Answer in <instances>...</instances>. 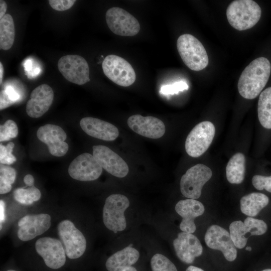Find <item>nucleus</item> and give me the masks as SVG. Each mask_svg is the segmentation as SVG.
Instances as JSON below:
<instances>
[{"mask_svg":"<svg viewBox=\"0 0 271 271\" xmlns=\"http://www.w3.org/2000/svg\"><path fill=\"white\" fill-rule=\"evenodd\" d=\"M261 14L259 6L252 0H235L226 10L229 24L238 31L251 28L259 21Z\"/></svg>","mask_w":271,"mask_h":271,"instance_id":"f03ea898","label":"nucleus"},{"mask_svg":"<svg viewBox=\"0 0 271 271\" xmlns=\"http://www.w3.org/2000/svg\"><path fill=\"white\" fill-rule=\"evenodd\" d=\"M57 229L67 256L70 259L81 256L86 248V240L82 233L69 220L61 221Z\"/></svg>","mask_w":271,"mask_h":271,"instance_id":"6e6552de","label":"nucleus"},{"mask_svg":"<svg viewBox=\"0 0 271 271\" xmlns=\"http://www.w3.org/2000/svg\"><path fill=\"white\" fill-rule=\"evenodd\" d=\"M68 171L70 176L75 180L90 181L100 177L102 168L93 155L85 153L78 156L71 162Z\"/></svg>","mask_w":271,"mask_h":271,"instance_id":"4468645a","label":"nucleus"},{"mask_svg":"<svg viewBox=\"0 0 271 271\" xmlns=\"http://www.w3.org/2000/svg\"><path fill=\"white\" fill-rule=\"evenodd\" d=\"M18 238L22 241L31 240L49 229L51 217L46 213L27 215L18 222Z\"/></svg>","mask_w":271,"mask_h":271,"instance_id":"f3484780","label":"nucleus"},{"mask_svg":"<svg viewBox=\"0 0 271 271\" xmlns=\"http://www.w3.org/2000/svg\"><path fill=\"white\" fill-rule=\"evenodd\" d=\"M188 85L184 81H178L171 84L163 85L160 89V93L162 94L173 95L180 91L188 90Z\"/></svg>","mask_w":271,"mask_h":271,"instance_id":"2f4dec72","label":"nucleus"},{"mask_svg":"<svg viewBox=\"0 0 271 271\" xmlns=\"http://www.w3.org/2000/svg\"><path fill=\"white\" fill-rule=\"evenodd\" d=\"M179 54L184 64L191 70L200 71L208 64V56L202 44L194 36L185 34L177 41Z\"/></svg>","mask_w":271,"mask_h":271,"instance_id":"7ed1b4c3","label":"nucleus"},{"mask_svg":"<svg viewBox=\"0 0 271 271\" xmlns=\"http://www.w3.org/2000/svg\"><path fill=\"white\" fill-rule=\"evenodd\" d=\"M15 144L9 143L6 146L0 145V162L1 164L11 165L16 161V158L12 154Z\"/></svg>","mask_w":271,"mask_h":271,"instance_id":"7c9ffc66","label":"nucleus"},{"mask_svg":"<svg viewBox=\"0 0 271 271\" xmlns=\"http://www.w3.org/2000/svg\"><path fill=\"white\" fill-rule=\"evenodd\" d=\"M18 134V128L16 122L11 120H7L0 125V141H9L16 138Z\"/></svg>","mask_w":271,"mask_h":271,"instance_id":"c756f323","label":"nucleus"},{"mask_svg":"<svg viewBox=\"0 0 271 271\" xmlns=\"http://www.w3.org/2000/svg\"><path fill=\"white\" fill-rule=\"evenodd\" d=\"M24 182L25 184L31 187L34 186V178L32 175L30 174L26 175L24 178Z\"/></svg>","mask_w":271,"mask_h":271,"instance_id":"4c0bfd02","label":"nucleus"},{"mask_svg":"<svg viewBox=\"0 0 271 271\" xmlns=\"http://www.w3.org/2000/svg\"><path fill=\"white\" fill-rule=\"evenodd\" d=\"M4 73V67L2 62H0V84H1L3 81Z\"/></svg>","mask_w":271,"mask_h":271,"instance_id":"79ce46f5","label":"nucleus"},{"mask_svg":"<svg viewBox=\"0 0 271 271\" xmlns=\"http://www.w3.org/2000/svg\"><path fill=\"white\" fill-rule=\"evenodd\" d=\"M173 246L179 259L186 263H192L203 252L198 238L192 233L182 232L173 241Z\"/></svg>","mask_w":271,"mask_h":271,"instance_id":"6ab92c4d","label":"nucleus"},{"mask_svg":"<svg viewBox=\"0 0 271 271\" xmlns=\"http://www.w3.org/2000/svg\"><path fill=\"white\" fill-rule=\"evenodd\" d=\"M41 192L34 186L28 188H20L14 192V199L21 204L29 205L41 197Z\"/></svg>","mask_w":271,"mask_h":271,"instance_id":"cd10ccee","label":"nucleus"},{"mask_svg":"<svg viewBox=\"0 0 271 271\" xmlns=\"http://www.w3.org/2000/svg\"><path fill=\"white\" fill-rule=\"evenodd\" d=\"M51 7L58 11H64L70 9L76 2L75 0H49Z\"/></svg>","mask_w":271,"mask_h":271,"instance_id":"f704fd0d","label":"nucleus"},{"mask_svg":"<svg viewBox=\"0 0 271 271\" xmlns=\"http://www.w3.org/2000/svg\"><path fill=\"white\" fill-rule=\"evenodd\" d=\"M268 203L269 198L265 194L252 192L240 199V210L244 214L252 217L256 216Z\"/></svg>","mask_w":271,"mask_h":271,"instance_id":"b1692460","label":"nucleus"},{"mask_svg":"<svg viewBox=\"0 0 271 271\" xmlns=\"http://www.w3.org/2000/svg\"><path fill=\"white\" fill-rule=\"evenodd\" d=\"M16 177V172L14 168L1 164L0 183H4L12 185L15 181Z\"/></svg>","mask_w":271,"mask_h":271,"instance_id":"473e14b6","label":"nucleus"},{"mask_svg":"<svg viewBox=\"0 0 271 271\" xmlns=\"http://www.w3.org/2000/svg\"><path fill=\"white\" fill-rule=\"evenodd\" d=\"M267 229V226L264 221L248 216L244 222L236 220L231 223L229 233L235 247L242 249L246 244L249 237L262 235Z\"/></svg>","mask_w":271,"mask_h":271,"instance_id":"9b49d317","label":"nucleus"},{"mask_svg":"<svg viewBox=\"0 0 271 271\" xmlns=\"http://www.w3.org/2000/svg\"><path fill=\"white\" fill-rule=\"evenodd\" d=\"M245 249H246V250L251 251V247H250V246H249V247L247 246V247L245 248Z\"/></svg>","mask_w":271,"mask_h":271,"instance_id":"c03bdc74","label":"nucleus"},{"mask_svg":"<svg viewBox=\"0 0 271 271\" xmlns=\"http://www.w3.org/2000/svg\"><path fill=\"white\" fill-rule=\"evenodd\" d=\"M186 271H204L202 268L190 265L187 267Z\"/></svg>","mask_w":271,"mask_h":271,"instance_id":"a19ab883","label":"nucleus"},{"mask_svg":"<svg viewBox=\"0 0 271 271\" xmlns=\"http://www.w3.org/2000/svg\"><path fill=\"white\" fill-rule=\"evenodd\" d=\"M7 9V5L5 1H0V19L5 15Z\"/></svg>","mask_w":271,"mask_h":271,"instance_id":"ea45409f","label":"nucleus"},{"mask_svg":"<svg viewBox=\"0 0 271 271\" xmlns=\"http://www.w3.org/2000/svg\"><path fill=\"white\" fill-rule=\"evenodd\" d=\"M129 206V201L124 195L112 194L105 200L102 218L106 227L114 232L123 231L126 226L124 211Z\"/></svg>","mask_w":271,"mask_h":271,"instance_id":"20e7f679","label":"nucleus"},{"mask_svg":"<svg viewBox=\"0 0 271 271\" xmlns=\"http://www.w3.org/2000/svg\"><path fill=\"white\" fill-rule=\"evenodd\" d=\"M257 113L260 124L265 128L271 129V87L260 93L258 101Z\"/></svg>","mask_w":271,"mask_h":271,"instance_id":"a878e982","label":"nucleus"},{"mask_svg":"<svg viewBox=\"0 0 271 271\" xmlns=\"http://www.w3.org/2000/svg\"><path fill=\"white\" fill-rule=\"evenodd\" d=\"M245 157L241 153L234 154L228 161L226 167L227 181L231 184L242 182L245 176Z\"/></svg>","mask_w":271,"mask_h":271,"instance_id":"393cba45","label":"nucleus"},{"mask_svg":"<svg viewBox=\"0 0 271 271\" xmlns=\"http://www.w3.org/2000/svg\"><path fill=\"white\" fill-rule=\"evenodd\" d=\"M270 71L271 64L267 58L261 57L253 60L239 78L237 88L240 95L248 99L256 98L266 84Z\"/></svg>","mask_w":271,"mask_h":271,"instance_id":"f257e3e1","label":"nucleus"},{"mask_svg":"<svg viewBox=\"0 0 271 271\" xmlns=\"http://www.w3.org/2000/svg\"><path fill=\"white\" fill-rule=\"evenodd\" d=\"M212 176L211 169L204 164H198L191 167L181 178L180 186L182 194L188 199H198L203 186Z\"/></svg>","mask_w":271,"mask_h":271,"instance_id":"39448f33","label":"nucleus"},{"mask_svg":"<svg viewBox=\"0 0 271 271\" xmlns=\"http://www.w3.org/2000/svg\"><path fill=\"white\" fill-rule=\"evenodd\" d=\"M128 126L137 133L153 139L161 138L166 128L160 119L151 116H143L140 114L130 116L127 120Z\"/></svg>","mask_w":271,"mask_h":271,"instance_id":"a211bd4d","label":"nucleus"},{"mask_svg":"<svg viewBox=\"0 0 271 271\" xmlns=\"http://www.w3.org/2000/svg\"><path fill=\"white\" fill-rule=\"evenodd\" d=\"M80 125L88 135L104 141H114L119 135L118 129L115 126L96 118H82L80 121Z\"/></svg>","mask_w":271,"mask_h":271,"instance_id":"4be33fe9","label":"nucleus"},{"mask_svg":"<svg viewBox=\"0 0 271 271\" xmlns=\"http://www.w3.org/2000/svg\"><path fill=\"white\" fill-rule=\"evenodd\" d=\"M5 90L13 101L16 102L20 98L19 94L13 87L8 86Z\"/></svg>","mask_w":271,"mask_h":271,"instance_id":"e433bc0d","label":"nucleus"},{"mask_svg":"<svg viewBox=\"0 0 271 271\" xmlns=\"http://www.w3.org/2000/svg\"><path fill=\"white\" fill-rule=\"evenodd\" d=\"M58 68L68 81L83 85L90 81L89 68L86 60L78 55H67L58 62Z\"/></svg>","mask_w":271,"mask_h":271,"instance_id":"1a4fd4ad","label":"nucleus"},{"mask_svg":"<svg viewBox=\"0 0 271 271\" xmlns=\"http://www.w3.org/2000/svg\"><path fill=\"white\" fill-rule=\"evenodd\" d=\"M107 25L114 34L121 36H133L138 34L140 25L137 19L124 9L112 7L105 14Z\"/></svg>","mask_w":271,"mask_h":271,"instance_id":"9d476101","label":"nucleus"},{"mask_svg":"<svg viewBox=\"0 0 271 271\" xmlns=\"http://www.w3.org/2000/svg\"><path fill=\"white\" fill-rule=\"evenodd\" d=\"M7 271H17V270H14V269H9Z\"/></svg>","mask_w":271,"mask_h":271,"instance_id":"49530a36","label":"nucleus"},{"mask_svg":"<svg viewBox=\"0 0 271 271\" xmlns=\"http://www.w3.org/2000/svg\"><path fill=\"white\" fill-rule=\"evenodd\" d=\"M15 103L13 101L5 90H2L0 92V109H4Z\"/></svg>","mask_w":271,"mask_h":271,"instance_id":"c9c22d12","label":"nucleus"},{"mask_svg":"<svg viewBox=\"0 0 271 271\" xmlns=\"http://www.w3.org/2000/svg\"><path fill=\"white\" fill-rule=\"evenodd\" d=\"M93 156L101 167L112 175L123 178L127 175L129 169L126 163L108 147L94 146Z\"/></svg>","mask_w":271,"mask_h":271,"instance_id":"dca6fc26","label":"nucleus"},{"mask_svg":"<svg viewBox=\"0 0 271 271\" xmlns=\"http://www.w3.org/2000/svg\"><path fill=\"white\" fill-rule=\"evenodd\" d=\"M152 271H178L175 264L166 256L156 253L151 260Z\"/></svg>","mask_w":271,"mask_h":271,"instance_id":"c85d7f7f","label":"nucleus"},{"mask_svg":"<svg viewBox=\"0 0 271 271\" xmlns=\"http://www.w3.org/2000/svg\"><path fill=\"white\" fill-rule=\"evenodd\" d=\"M15 37V29L13 18L6 14L0 19V48L9 50L13 45Z\"/></svg>","mask_w":271,"mask_h":271,"instance_id":"bb28decb","label":"nucleus"},{"mask_svg":"<svg viewBox=\"0 0 271 271\" xmlns=\"http://www.w3.org/2000/svg\"><path fill=\"white\" fill-rule=\"evenodd\" d=\"M139 257V252L130 245L111 255L105 266L108 271H124L136 263Z\"/></svg>","mask_w":271,"mask_h":271,"instance_id":"5701e85b","label":"nucleus"},{"mask_svg":"<svg viewBox=\"0 0 271 271\" xmlns=\"http://www.w3.org/2000/svg\"><path fill=\"white\" fill-rule=\"evenodd\" d=\"M204 240L208 247L220 251L227 260L233 261L236 258V247L229 232L225 229L215 224L210 226L205 233Z\"/></svg>","mask_w":271,"mask_h":271,"instance_id":"f8f14e48","label":"nucleus"},{"mask_svg":"<svg viewBox=\"0 0 271 271\" xmlns=\"http://www.w3.org/2000/svg\"><path fill=\"white\" fill-rule=\"evenodd\" d=\"M261 271H271V269L270 268L264 269Z\"/></svg>","mask_w":271,"mask_h":271,"instance_id":"a18cd8bd","label":"nucleus"},{"mask_svg":"<svg viewBox=\"0 0 271 271\" xmlns=\"http://www.w3.org/2000/svg\"><path fill=\"white\" fill-rule=\"evenodd\" d=\"M175 210L182 218L179 226L180 230L193 233L196 229L195 219L204 213L205 207L196 199H187L179 201L175 206Z\"/></svg>","mask_w":271,"mask_h":271,"instance_id":"412c9836","label":"nucleus"},{"mask_svg":"<svg viewBox=\"0 0 271 271\" xmlns=\"http://www.w3.org/2000/svg\"><path fill=\"white\" fill-rule=\"evenodd\" d=\"M102 68L105 75L119 86H129L136 80V73L131 65L118 56L107 55L102 63Z\"/></svg>","mask_w":271,"mask_h":271,"instance_id":"423d86ee","label":"nucleus"},{"mask_svg":"<svg viewBox=\"0 0 271 271\" xmlns=\"http://www.w3.org/2000/svg\"><path fill=\"white\" fill-rule=\"evenodd\" d=\"M37 136L40 141L47 145L52 155L62 157L67 153L69 146L65 142L66 133L60 126L46 124L38 128Z\"/></svg>","mask_w":271,"mask_h":271,"instance_id":"2eb2a0df","label":"nucleus"},{"mask_svg":"<svg viewBox=\"0 0 271 271\" xmlns=\"http://www.w3.org/2000/svg\"><path fill=\"white\" fill-rule=\"evenodd\" d=\"M252 184L258 190L265 189L271 193V175L270 176L254 175L252 178Z\"/></svg>","mask_w":271,"mask_h":271,"instance_id":"72a5a7b5","label":"nucleus"},{"mask_svg":"<svg viewBox=\"0 0 271 271\" xmlns=\"http://www.w3.org/2000/svg\"><path fill=\"white\" fill-rule=\"evenodd\" d=\"M35 249L49 268L58 269L66 262V252L62 242L57 239L44 237L35 243Z\"/></svg>","mask_w":271,"mask_h":271,"instance_id":"ddd939ff","label":"nucleus"},{"mask_svg":"<svg viewBox=\"0 0 271 271\" xmlns=\"http://www.w3.org/2000/svg\"><path fill=\"white\" fill-rule=\"evenodd\" d=\"M124 271H137L136 268L133 266H130L128 268L126 269Z\"/></svg>","mask_w":271,"mask_h":271,"instance_id":"37998d69","label":"nucleus"},{"mask_svg":"<svg viewBox=\"0 0 271 271\" xmlns=\"http://www.w3.org/2000/svg\"><path fill=\"white\" fill-rule=\"evenodd\" d=\"M5 204L4 201L1 200L0 201V220L1 225L2 223L5 220Z\"/></svg>","mask_w":271,"mask_h":271,"instance_id":"58836bf2","label":"nucleus"},{"mask_svg":"<svg viewBox=\"0 0 271 271\" xmlns=\"http://www.w3.org/2000/svg\"><path fill=\"white\" fill-rule=\"evenodd\" d=\"M54 99V92L48 85L44 84L36 87L31 92L26 104V112L32 118H38L50 108Z\"/></svg>","mask_w":271,"mask_h":271,"instance_id":"aec40b11","label":"nucleus"},{"mask_svg":"<svg viewBox=\"0 0 271 271\" xmlns=\"http://www.w3.org/2000/svg\"><path fill=\"white\" fill-rule=\"evenodd\" d=\"M215 133V127L210 121L197 124L188 134L185 141V150L190 156L197 158L210 147Z\"/></svg>","mask_w":271,"mask_h":271,"instance_id":"0eeeda50","label":"nucleus"}]
</instances>
